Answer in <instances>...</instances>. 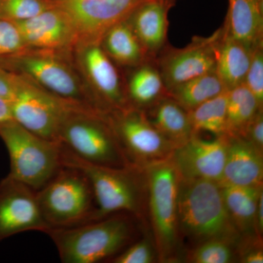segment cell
I'll list each match as a JSON object with an SVG mask.
<instances>
[{"label":"cell","instance_id":"1","mask_svg":"<svg viewBox=\"0 0 263 263\" xmlns=\"http://www.w3.org/2000/svg\"><path fill=\"white\" fill-rule=\"evenodd\" d=\"M61 146V164L81 170L94 192L96 211L93 221L116 213L136 216L146 226L148 190L144 168L134 164L111 167L89 163Z\"/></svg>","mask_w":263,"mask_h":263},{"label":"cell","instance_id":"2","mask_svg":"<svg viewBox=\"0 0 263 263\" xmlns=\"http://www.w3.org/2000/svg\"><path fill=\"white\" fill-rule=\"evenodd\" d=\"M138 221L141 222L128 213H116L80 226L50 229L46 233L56 246L62 262L95 263L113 258L134 242Z\"/></svg>","mask_w":263,"mask_h":263},{"label":"cell","instance_id":"3","mask_svg":"<svg viewBox=\"0 0 263 263\" xmlns=\"http://www.w3.org/2000/svg\"><path fill=\"white\" fill-rule=\"evenodd\" d=\"M177 219L181 245L186 240L194 247L211 239L236 243L240 236L227 211L221 186L215 181L180 178Z\"/></svg>","mask_w":263,"mask_h":263},{"label":"cell","instance_id":"4","mask_svg":"<svg viewBox=\"0 0 263 263\" xmlns=\"http://www.w3.org/2000/svg\"><path fill=\"white\" fill-rule=\"evenodd\" d=\"M67 52L26 48L2 59L0 65L27 78L62 100L97 110L89 88L66 56Z\"/></svg>","mask_w":263,"mask_h":263},{"label":"cell","instance_id":"5","mask_svg":"<svg viewBox=\"0 0 263 263\" xmlns=\"http://www.w3.org/2000/svg\"><path fill=\"white\" fill-rule=\"evenodd\" d=\"M57 141L89 163L111 167L130 164L105 114L93 109L72 107L60 124Z\"/></svg>","mask_w":263,"mask_h":263},{"label":"cell","instance_id":"6","mask_svg":"<svg viewBox=\"0 0 263 263\" xmlns=\"http://www.w3.org/2000/svg\"><path fill=\"white\" fill-rule=\"evenodd\" d=\"M148 213L158 260L178 262L181 242L178 231L177 200L180 176L171 158L144 167Z\"/></svg>","mask_w":263,"mask_h":263},{"label":"cell","instance_id":"7","mask_svg":"<svg viewBox=\"0 0 263 263\" xmlns=\"http://www.w3.org/2000/svg\"><path fill=\"white\" fill-rule=\"evenodd\" d=\"M43 219L50 229L70 228L93 221L96 204L89 179L73 167L62 166L37 191Z\"/></svg>","mask_w":263,"mask_h":263},{"label":"cell","instance_id":"8","mask_svg":"<svg viewBox=\"0 0 263 263\" xmlns=\"http://www.w3.org/2000/svg\"><path fill=\"white\" fill-rule=\"evenodd\" d=\"M10 160V175L37 191L62 167L61 146L31 133L13 120L0 127Z\"/></svg>","mask_w":263,"mask_h":263},{"label":"cell","instance_id":"9","mask_svg":"<svg viewBox=\"0 0 263 263\" xmlns=\"http://www.w3.org/2000/svg\"><path fill=\"white\" fill-rule=\"evenodd\" d=\"M105 116L129 163L144 168L171 158L174 146L152 125L144 110L129 106Z\"/></svg>","mask_w":263,"mask_h":263},{"label":"cell","instance_id":"10","mask_svg":"<svg viewBox=\"0 0 263 263\" xmlns=\"http://www.w3.org/2000/svg\"><path fill=\"white\" fill-rule=\"evenodd\" d=\"M10 103L13 120L31 133L54 141H57L64 117L72 107L77 105L55 96L18 74Z\"/></svg>","mask_w":263,"mask_h":263},{"label":"cell","instance_id":"11","mask_svg":"<svg viewBox=\"0 0 263 263\" xmlns=\"http://www.w3.org/2000/svg\"><path fill=\"white\" fill-rule=\"evenodd\" d=\"M76 56L79 70L89 84L95 108L108 114L129 107L119 72L101 43H78Z\"/></svg>","mask_w":263,"mask_h":263},{"label":"cell","instance_id":"12","mask_svg":"<svg viewBox=\"0 0 263 263\" xmlns=\"http://www.w3.org/2000/svg\"><path fill=\"white\" fill-rule=\"evenodd\" d=\"M145 0H57L69 15L79 43H101L109 29L126 20Z\"/></svg>","mask_w":263,"mask_h":263},{"label":"cell","instance_id":"13","mask_svg":"<svg viewBox=\"0 0 263 263\" xmlns=\"http://www.w3.org/2000/svg\"><path fill=\"white\" fill-rule=\"evenodd\" d=\"M48 230L37 191L8 174L0 181V241L24 232Z\"/></svg>","mask_w":263,"mask_h":263},{"label":"cell","instance_id":"14","mask_svg":"<svg viewBox=\"0 0 263 263\" xmlns=\"http://www.w3.org/2000/svg\"><path fill=\"white\" fill-rule=\"evenodd\" d=\"M223 30L207 38L197 37L182 49L172 50L161 63V76L168 91L195 78L215 71Z\"/></svg>","mask_w":263,"mask_h":263},{"label":"cell","instance_id":"15","mask_svg":"<svg viewBox=\"0 0 263 263\" xmlns=\"http://www.w3.org/2000/svg\"><path fill=\"white\" fill-rule=\"evenodd\" d=\"M13 24L27 48L69 51L79 43L72 20L58 3L32 18Z\"/></svg>","mask_w":263,"mask_h":263},{"label":"cell","instance_id":"16","mask_svg":"<svg viewBox=\"0 0 263 263\" xmlns=\"http://www.w3.org/2000/svg\"><path fill=\"white\" fill-rule=\"evenodd\" d=\"M228 137H216L212 141L197 135L182 146L175 148L171 160L180 178L220 182L226 164Z\"/></svg>","mask_w":263,"mask_h":263},{"label":"cell","instance_id":"17","mask_svg":"<svg viewBox=\"0 0 263 263\" xmlns=\"http://www.w3.org/2000/svg\"><path fill=\"white\" fill-rule=\"evenodd\" d=\"M263 152L243 138L228 137L220 186H262Z\"/></svg>","mask_w":263,"mask_h":263},{"label":"cell","instance_id":"18","mask_svg":"<svg viewBox=\"0 0 263 263\" xmlns=\"http://www.w3.org/2000/svg\"><path fill=\"white\" fill-rule=\"evenodd\" d=\"M169 7L163 0H145L127 19L147 53H155L163 46Z\"/></svg>","mask_w":263,"mask_h":263},{"label":"cell","instance_id":"19","mask_svg":"<svg viewBox=\"0 0 263 263\" xmlns=\"http://www.w3.org/2000/svg\"><path fill=\"white\" fill-rule=\"evenodd\" d=\"M262 9L258 0H229L223 33L251 48L262 44Z\"/></svg>","mask_w":263,"mask_h":263},{"label":"cell","instance_id":"20","mask_svg":"<svg viewBox=\"0 0 263 263\" xmlns=\"http://www.w3.org/2000/svg\"><path fill=\"white\" fill-rule=\"evenodd\" d=\"M148 109L145 111L148 120L175 148L195 136L188 112L171 97L161 98Z\"/></svg>","mask_w":263,"mask_h":263},{"label":"cell","instance_id":"21","mask_svg":"<svg viewBox=\"0 0 263 263\" xmlns=\"http://www.w3.org/2000/svg\"><path fill=\"white\" fill-rule=\"evenodd\" d=\"M253 50L223 33L218 48L215 72L228 90L245 83Z\"/></svg>","mask_w":263,"mask_h":263},{"label":"cell","instance_id":"22","mask_svg":"<svg viewBox=\"0 0 263 263\" xmlns=\"http://www.w3.org/2000/svg\"><path fill=\"white\" fill-rule=\"evenodd\" d=\"M220 186L227 211L235 228L240 235L255 233L254 218L263 186Z\"/></svg>","mask_w":263,"mask_h":263},{"label":"cell","instance_id":"23","mask_svg":"<svg viewBox=\"0 0 263 263\" xmlns=\"http://www.w3.org/2000/svg\"><path fill=\"white\" fill-rule=\"evenodd\" d=\"M101 46L111 60L122 65H140L147 54L127 19L109 29Z\"/></svg>","mask_w":263,"mask_h":263},{"label":"cell","instance_id":"24","mask_svg":"<svg viewBox=\"0 0 263 263\" xmlns=\"http://www.w3.org/2000/svg\"><path fill=\"white\" fill-rule=\"evenodd\" d=\"M261 109L255 97L245 84L228 90L226 136L245 138L249 124Z\"/></svg>","mask_w":263,"mask_h":263},{"label":"cell","instance_id":"25","mask_svg":"<svg viewBox=\"0 0 263 263\" xmlns=\"http://www.w3.org/2000/svg\"><path fill=\"white\" fill-rule=\"evenodd\" d=\"M227 90L228 89L214 71L186 81L167 92L169 97L188 112Z\"/></svg>","mask_w":263,"mask_h":263},{"label":"cell","instance_id":"26","mask_svg":"<svg viewBox=\"0 0 263 263\" xmlns=\"http://www.w3.org/2000/svg\"><path fill=\"white\" fill-rule=\"evenodd\" d=\"M166 89L161 73L155 67L143 65L131 76L128 85L129 106L143 110L163 98Z\"/></svg>","mask_w":263,"mask_h":263},{"label":"cell","instance_id":"27","mask_svg":"<svg viewBox=\"0 0 263 263\" xmlns=\"http://www.w3.org/2000/svg\"><path fill=\"white\" fill-rule=\"evenodd\" d=\"M228 90L188 111L194 134L208 132L216 137L226 136Z\"/></svg>","mask_w":263,"mask_h":263},{"label":"cell","instance_id":"28","mask_svg":"<svg viewBox=\"0 0 263 263\" xmlns=\"http://www.w3.org/2000/svg\"><path fill=\"white\" fill-rule=\"evenodd\" d=\"M236 243L224 239H211L188 249L185 260L192 263L237 262Z\"/></svg>","mask_w":263,"mask_h":263},{"label":"cell","instance_id":"29","mask_svg":"<svg viewBox=\"0 0 263 263\" xmlns=\"http://www.w3.org/2000/svg\"><path fill=\"white\" fill-rule=\"evenodd\" d=\"M57 5V0H0V19L12 23L23 22Z\"/></svg>","mask_w":263,"mask_h":263},{"label":"cell","instance_id":"30","mask_svg":"<svg viewBox=\"0 0 263 263\" xmlns=\"http://www.w3.org/2000/svg\"><path fill=\"white\" fill-rule=\"evenodd\" d=\"M158 259L155 241L148 235L144 238L133 242L127 248L110 259L114 263H152Z\"/></svg>","mask_w":263,"mask_h":263},{"label":"cell","instance_id":"31","mask_svg":"<svg viewBox=\"0 0 263 263\" xmlns=\"http://www.w3.org/2000/svg\"><path fill=\"white\" fill-rule=\"evenodd\" d=\"M255 97L259 107L263 106V49L262 44L254 48L252 60L245 83Z\"/></svg>","mask_w":263,"mask_h":263},{"label":"cell","instance_id":"32","mask_svg":"<svg viewBox=\"0 0 263 263\" xmlns=\"http://www.w3.org/2000/svg\"><path fill=\"white\" fill-rule=\"evenodd\" d=\"M237 262L262 263V237L256 233L240 235L236 243Z\"/></svg>","mask_w":263,"mask_h":263},{"label":"cell","instance_id":"33","mask_svg":"<svg viewBox=\"0 0 263 263\" xmlns=\"http://www.w3.org/2000/svg\"><path fill=\"white\" fill-rule=\"evenodd\" d=\"M26 48L15 24L0 19V60L16 54Z\"/></svg>","mask_w":263,"mask_h":263},{"label":"cell","instance_id":"34","mask_svg":"<svg viewBox=\"0 0 263 263\" xmlns=\"http://www.w3.org/2000/svg\"><path fill=\"white\" fill-rule=\"evenodd\" d=\"M245 139L257 149L263 152V111L259 110L249 124L246 131Z\"/></svg>","mask_w":263,"mask_h":263},{"label":"cell","instance_id":"35","mask_svg":"<svg viewBox=\"0 0 263 263\" xmlns=\"http://www.w3.org/2000/svg\"><path fill=\"white\" fill-rule=\"evenodd\" d=\"M17 84V74L0 65V97L11 100Z\"/></svg>","mask_w":263,"mask_h":263},{"label":"cell","instance_id":"36","mask_svg":"<svg viewBox=\"0 0 263 263\" xmlns=\"http://www.w3.org/2000/svg\"><path fill=\"white\" fill-rule=\"evenodd\" d=\"M13 120L9 100L0 97V127Z\"/></svg>","mask_w":263,"mask_h":263},{"label":"cell","instance_id":"37","mask_svg":"<svg viewBox=\"0 0 263 263\" xmlns=\"http://www.w3.org/2000/svg\"><path fill=\"white\" fill-rule=\"evenodd\" d=\"M254 231L257 235L262 237L263 233V193L259 197L255 218H254Z\"/></svg>","mask_w":263,"mask_h":263},{"label":"cell","instance_id":"38","mask_svg":"<svg viewBox=\"0 0 263 263\" xmlns=\"http://www.w3.org/2000/svg\"><path fill=\"white\" fill-rule=\"evenodd\" d=\"M163 1L165 2L166 3H167L170 6H171V5H173V3H174V0H163Z\"/></svg>","mask_w":263,"mask_h":263}]
</instances>
